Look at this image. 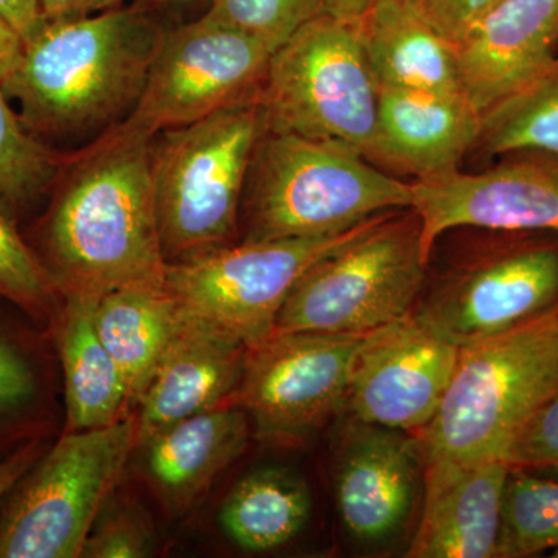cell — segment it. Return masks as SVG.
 Listing matches in <instances>:
<instances>
[{"label":"cell","mask_w":558,"mask_h":558,"mask_svg":"<svg viewBox=\"0 0 558 558\" xmlns=\"http://www.w3.org/2000/svg\"><path fill=\"white\" fill-rule=\"evenodd\" d=\"M134 2L153 11L159 17L160 14L183 17L182 14L194 10L199 11V16H202L211 5L213 0H134Z\"/></svg>","instance_id":"cell-39"},{"label":"cell","mask_w":558,"mask_h":558,"mask_svg":"<svg viewBox=\"0 0 558 558\" xmlns=\"http://www.w3.org/2000/svg\"><path fill=\"white\" fill-rule=\"evenodd\" d=\"M458 344L414 312L363 336L349 384L354 421L417 436L432 424L457 368Z\"/></svg>","instance_id":"cell-12"},{"label":"cell","mask_w":558,"mask_h":558,"mask_svg":"<svg viewBox=\"0 0 558 558\" xmlns=\"http://www.w3.org/2000/svg\"><path fill=\"white\" fill-rule=\"evenodd\" d=\"M275 50L204 16L167 27L137 105L123 123L156 137L258 100Z\"/></svg>","instance_id":"cell-10"},{"label":"cell","mask_w":558,"mask_h":558,"mask_svg":"<svg viewBox=\"0 0 558 558\" xmlns=\"http://www.w3.org/2000/svg\"><path fill=\"white\" fill-rule=\"evenodd\" d=\"M10 301L0 299V458L25 442L46 439L40 411L46 396L43 360L33 319ZM38 323V322H36Z\"/></svg>","instance_id":"cell-25"},{"label":"cell","mask_w":558,"mask_h":558,"mask_svg":"<svg viewBox=\"0 0 558 558\" xmlns=\"http://www.w3.org/2000/svg\"><path fill=\"white\" fill-rule=\"evenodd\" d=\"M411 190L427 260L444 233L464 227L558 234L557 156L537 153L473 174L413 180Z\"/></svg>","instance_id":"cell-14"},{"label":"cell","mask_w":558,"mask_h":558,"mask_svg":"<svg viewBox=\"0 0 558 558\" xmlns=\"http://www.w3.org/2000/svg\"><path fill=\"white\" fill-rule=\"evenodd\" d=\"M0 299L10 301L39 325L51 323L61 290L20 229L17 216L0 197Z\"/></svg>","instance_id":"cell-29"},{"label":"cell","mask_w":558,"mask_h":558,"mask_svg":"<svg viewBox=\"0 0 558 558\" xmlns=\"http://www.w3.org/2000/svg\"><path fill=\"white\" fill-rule=\"evenodd\" d=\"M153 142L121 121L65 157L47 208L25 234L61 293L165 286Z\"/></svg>","instance_id":"cell-1"},{"label":"cell","mask_w":558,"mask_h":558,"mask_svg":"<svg viewBox=\"0 0 558 558\" xmlns=\"http://www.w3.org/2000/svg\"><path fill=\"white\" fill-rule=\"evenodd\" d=\"M442 38L454 44L502 0H400Z\"/></svg>","instance_id":"cell-33"},{"label":"cell","mask_w":558,"mask_h":558,"mask_svg":"<svg viewBox=\"0 0 558 558\" xmlns=\"http://www.w3.org/2000/svg\"><path fill=\"white\" fill-rule=\"evenodd\" d=\"M422 453L416 436L354 421L337 454L336 497L349 534L380 545L399 534L416 506Z\"/></svg>","instance_id":"cell-15"},{"label":"cell","mask_w":558,"mask_h":558,"mask_svg":"<svg viewBox=\"0 0 558 558\" xmlns=\"http://www.w3.org/2000/svg\"><path fill=\"white\" fill-rule=\"evenodd\" d=\"M248 417L236 405L194 414L150 435L140 446L150 483L172 508H185L248 442Z\"/></svg>","instance_id":"cell-20"},{"label":"cell","mask_w":558,"mask_h":558,"mask_svg":"<svg viewBox=\"0 0 558 558\" xmlns=\"http://www.w3.org/2000/svg\"><path fill=\"white\" fill-rule=\"evenodd\" d=\"M388 213L329 236L236 241L199 258L168 264L165 286L180 307L250 349L271 337L282 304L314 264Z\"/></svg>","instance_id":"cell-9"},{"label":"cell","mask_w":558,"mask_h":558,"mask_svg":"<svg viewBox=\"0 0 558 558\" xmlns=\"http://www.w3.org/2000/svg\"><path fill=\"white\" fill-rule=\"evenodd\" d=\"M550 548H558V481L509 475L498 557H526Z\"/></svg>","instance_id":"cell-28"},{"label":"cell","mask_w":558,"mask_h":558,"mask_svg":"<svg viewBox=\"0 0 558 558\" xmlns=\"http://www.w3.org/2000/svg\"><path fill=\"white\" fill-rule=\"evenodd\" d=\"M154 532L134 506L109 498L92 526L81 557L143 558L154 550Z\"/></svg>","instance_id":"cell-31"},{"label":"cell","mask_w":558,"mask_h":558,"mask_svg":"<svg viewBox=\"0 0 558 558\" xmlns=\"http://www.w3.org/2000/svg\"><path fill=\"white\" fill-rule=\"evenodd\" d=\"M505 461L510 468H558V388L521 427Z\"/></svg>","instance_id":"cell-32"},{"label":"cell","mask_w":558,"mask_h":558,"mask_svg":"<svg viewBox=\"0 0 558 558\" xmlns=\"http://www.w3.org/2000/svg\"><path fill=\"white\" fill-rule=\"evenodd\" d=\"M557 388L558 310L459 347L438 414L416 436L422 458L505 461L521 427Z\"/></svg>","instance_id":"cell-4"},{"label":"cell","mask_w":558,"mask_h":558,"mask_svg":"<svg viewBox=\"0 0 558 558\" xmlns=\"http://www.w3.org/2000/svg\"><path fill=\"white\" fill-rule=\"evenodd\" d=\"M557 296V248H499L462 260L418 300L414 314L464 347L542 314Z\"/></svg>","instance_id":"cell-13"},{"label":"cell","mask_w":558,"mask_h":558,"mask_svg":"<svg viewBox=\"0 0 558 558\" xmlns=\"http://www.w3.org/2000/svg\"><path fill=\"white\" fill-rule=\"evenodd\" d=\"M126 0H43V22L89 16L124 5Z\"/></svg>","instance_id":"cell-35"},{"label":"cell","mask_w":558,"mask_h":558,"mask_svg":"<svg viewBox=\"0 0 558 558\" xmlns=\"http://www.w3.org/2000/svg\"><path fill=\"white\" fill-rule=\"evenodd\" d=\"M323 13V0H213L202 16L278 49Z\"/></svg>","instance_id":"cell-30"},{"label":"cell","mask_w":558,"mask_h":558,"mask_svg":"<svg viewBox=\"0 0 558 558\" xmlns=\"http://www.w3.org/2000/svg\"><path fill=\"white\" fill-rule=\"evenodd\" d=\"M481 117L461 95L379 89L371 161L416 180L449 174L475 148Z\"/></svg>","instance_id":"cell-19"},{"label":"cell","mask_w":558,"mask_h":558,"mask_svg":"<svg viewBox=\"0 0 558 558\" xmlns=\"http://www.w3.org/2000/svg\"><path fill=\"white\" fill-rule=\"evenodd\" d=\"M0 16L27 40L43 24V0H0Z\"/></svg>","instance_id":"cell-36"},{"label":"cell","mask_w":558,"mask_h":558,"mask_svg":"<svg viewBox=\"0 0 558 558\" xmlns=\"http://www.w3.org/2000/svg\"><path fill=\"white\" fill-rule=\"evenodd\" d=\"M97 293L64 292L54 314L65 392V429L78 432L128 417L130 392L95 325Z\"/></svg>","instance_id":"cell-21"},{"label":"cell","mask_w":558,"mask_h":558,"mask_svg":"<svg viewBox=\"0 0 558 558\" xmlns=\"http://www.w3.org/2000/svg\"><path fill=\"white\" fill-rule=\"evenodd\" d=\"M266 130L252 100L154 137V201L168 264L238 241L250 165Z\"/></svg>","instance_id":"cell-5"},{"label":"cell","mask_w":558,"mask_h":558,"mask_svg":"<svg viewBox=\"0 0 558 558\" xmlns=\"http://www.w3.org/2000/svg\"><path fill=\"white\" fill-rule=\"evenodd\" d=\"M421 220L388 213L354 241L319 259L289 293L274 333H368L416 310L424 289Z\"/></svg>","instance_id":"cell-7"},{"label":"cell","mask_w":558,"mask_h":558,"mask_svg":"<svg viewBox=\"0 0 558 558\" xmlns=\"http://www.w3.org/2000/svg\"><path fill=\"white\" fill-rule=\"evenodd\" d=\"M379 89L461 95L454 46L400 0H380L357 22Z\"/></svg>","instance_id":"cell-22"},{"label":"cell","mask_w":558,"mask_h":558,"mask_svg":"<svg viewBox=\"0 0 558 558\" xmlns=\"http://www.w3.org/2000/svg\"><path fill=\"white\" fill-rule=\"evenodd\" d=\"M165 32L160 17L135 2L43 22L3 90L43 142L98 138L137 105Z\"/></svg>","instance_id":"cell-2"},{"label":"cell","mask_w":558,"mask_h":558,"mask_svg":"<svg viewBox=\"0 0 558 558\" xmlns=\"http://www.w3.org/2000/svg\"><path fill=\"white\" fill-rule=\"evenodd\" d=\"M258 101L267 131L337 140L371 160L379 84L357 24L325 13L304 24L271 54Z\"/></svg>","instance_id":"cell-8"},{"label":"cell","mask_w":558,"mask_h":558,"mask_svg":"<svg viewBox=\"0 0 558 558\" xmlns=\"http://www.w3.org/2000/svg\"><path fill=\"white\" fill-rule=\"evenodd\" d=\"M475 146L490 156L538 153L558 157V57L527 86L483 113Z\"/></svg>","instance_id":"cell-26"},{"label":"cell","mask_w":558,"mask_h":558,"mask_svg":"<svg viewBox=\"0 0 558 558\" xmlns=\"http://www.w3.org/2000/svg\"><path fill=\"white\" fill-rule=\"evenodd\" d=\"M557 44L558 0H502L453 44L462 95L486 112L537 78Z\"/></svg>","instance_id":"cell-16"},{"label":"cell","mask_w":558,"mask_h":558,"mask_svg":"<svg viewBox=\"0 0 558 558\" xmlns=\"http://www.w3.org/2000/svg\"><path fill=\"white\" fill-rule=\"evenodd\" d=\"M411 204V182L347 143L266 130L250 165L238 241L329 236Z\"/></svg>","instance_id":"cell-3"},{"label":"cell","mask_w":558,"mask_h":558,"mask_svg":"<svg viewBox=\"0 0 558 558\" xmlns=\"http://www.w3.org/2000/svg\"><path fill=\"white\" fill-rule=\"evenodd\" d=\"M137 417L64 432L0 502V558H78L132 451Z\"/></svg>","instance_id":"cell-6"},{"label":"cell","mask_w":558,"mask_h":558,"mask_svg":"<svg viewBox=\"0 0 558 558\" xmlns=\"http://www.w3.org/2000/svg\"><path fill=\"white\" fill-rule=\"evenodd\" d=\"M25 40L21 33L0 16V86L13 75L24 54Z\"/></svg>","instance_id":"cell-37"},{"label":"cell","mask_w":558,"mask_h":558,"mask_svg":"<svg viewBox=\"0 0 558 558\" xmlns=\"http://www.w3.org/2000/svg\"><path fill=\"white\" fill-rule=\"evenodd\" d=\"M65 157L27 130L0 86V197L14 215L47 197Z\"/></svg>","instance_id":"cell-27"},{"label":"cell","mask_w":558,"mask_h":558,"mask_svg":"<svg viewBox=\"0 0 558 558\" xmlns=\"http://www.w3.org/2000/svg\"><path fill=\"white\" fill-rule=\"evenodd\" d=\"M422 461L424 508L407 557H498L508 462L470 464L440 457Z\"/></svg>","instance_id":"cell-17"},{"label":"cell","mask_w":558,"mask_h":558,"mask_svg":"<svg viewBox=\"0 0 558 558\" xmlns=\"http://www.w3.org/2000/svg\"><path fill=\"white\" fill-rule=\"evenodd\" d=\"M310 487L288 469L248 473L223 499L219 523L227 537L247 553L281 548L306 526Z\"/></svg>","instance_id":"cell-24"},{"label":"cell","mask_w":558,"mask_h":558,"mask_svg":"<svg viewBox=\"0 0 558 558\" xmlns=\"http://www.w3.org/2000/svg\"><path fill=\"white\" fill-rule=\"evenodd\" d=\"M247 352L241 341L180 307L178 328L138 400V446L174 422L229 405Z\"/></svg>","instance_id":"cell-18"},{"label":"cell","mask_w":558,"mask_h":558,"mask_svg":"<svg viewBox=\"0 0 558 558\" xmlns=\"http://www.w3.org/2000/svg\"><path fill=\"white\" fill-rule=\"evenodd\" d=\"M49 446L47 439H33L25 442L20 449L11 451L7 457L0 458V502L10 494L11 488L20 483L22 476L31 470Z\"/></svg>","instance_id":"cell-34"},{"label":"cell","mask_w":558,"mask_h":558,"mask_svg":"<svg viewBox=\"0 0 558 558\" xmlns=\"http://www.w3.org/2000/svg\"><path fill=\"white\" fill-rule=\"evenodd\" d=\"M180 306L167 286H132L98 295L95 325L138 403L178 328Z\"/></svg>","instance_id":"cell-23"},{"label":"cell","mask_w":558,"mask_h":558,"mask_svg":"<svg viewBox=\"0 0 558 558\" xmlns=\"http://www.w3.org/2000/svg\"><path fill=\"white\" fill-rule=\"evenodd\" d=\"M363 336L275 333L248 349L229 405L244 410L266 438L306 435L347 407Z\"/></svg>","instance_id":"cell-11"},{"label":"cell","mask_w":558,"mask_h":558,"mask_svg":"<svg viewBox=\"0 0 558 558\" xmlns=\"http://www.w3.org/2000/svg\"><path fill=\"white\" fill-rule=\"evenodd\" d=\"M379 2L380 0H323V9L333 20L357 24Z\"/></svg>","instance_id":"cell-38"}]
</instances>
